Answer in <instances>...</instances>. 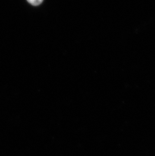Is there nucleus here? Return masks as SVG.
Returning <instances> with one entry per match:
<instances>
[{
	"label": "nucleus",
	"mask_w": 155,
	"mask_h": 156,
	"mask_svg": "<svg viewBox=\"0 0 155 156\" xmlns=\"http://www.w3.org/2000/svg\"><path fill=\"white\" fill-rule=\"evenodd\" d=\"M28 3L33 6H37L41 4L43 0H27Z\"/></svg>",
	"instance_id": "f257e3e1"
}]
</instances>
